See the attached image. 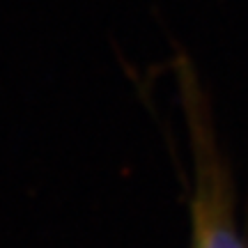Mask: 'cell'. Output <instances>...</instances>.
<instances>
[{
	"label": "cell",
	"instance_id": "6da1fadb",
	"mask_svg": "<svg viewBox=\"0 0 248 248\" xmlns=\"http://www.w3.org/2000/svg\"><path fill=\"white\" fill-rule=\"evenodd\" d=\"M186 110L193 142V195H191V246L188 248H248L237 216L234 186L221 154L216 150L209 124L202 115L198 90L184 80Z\"/></svg>",
	"mask_w": 248,
	"mask_h": 248
}]
</instances>
